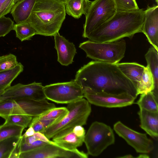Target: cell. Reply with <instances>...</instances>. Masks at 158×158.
<instances>
[{"instance_id": "6da1fadb", "label": "cell", "mask_w": 158, "mask_h": 158, "mask_svg": "<svg viewBox=\"0 0 158 158\" xmlns=\"http://www.w3.org/2000/svg\"><path fill=\"white\" fill-rule=\"evenodd\" d=\"M74 80L83 90L113 94L126 93L135 99L138 95L136 86L115 64L91 61L78 70Z\"/></svg>"}, {"instance_id": "7a4b0ae2", "label": "cell", "mask_w": 158, "mask_h": 158, "mask_svg": "<svg viewBox=\"0 0 158 158\" xmlns=\"http://www.w3.org/2000/svg\"><path fill=\"white\" fill-rule=\"evenodd\" d=\"M145 18V11L143 9L116 11L87 38L98 42H112L125 37L131 39L135 34L142 32Z\"/></svg>"}, {"instance_id": "3957f363", "label": "cell", "mask_w": 158, "mask_h": 158, "mask_svg": "<svg viewBox=\"0 0 158 158\" xmlns=\"http://www.w3.org/2000/svg\"><path fill=\"white\" fill-rule=\"evenodd\" d=\"M66 13L64 4L58 0H36L26 22L34 28L36 35L54 36L59 32Z\"/></svg>"}, {"instance_id": "277c9868", "label": "cell", "mask_w": 158, "mask_h": 158, "mask_svg": "<svg viewBox=\"0 0 158 158\" xmlns=\"http://www.w3.org/2000/svg\"><path fill=\"white\" fill-rule=\"evenodd\" d=\"M66 107L68 110L66 115L42 133L49 139L68 133L77 126L85 125L91 111L90 103L83 98L68 104Z\"/></svg>"}, {"instance_id": "5b68a950", "label": "cell", "mask_w": 158, "mask_h": 158, "mask_svg": "<svg viewBox=\"0 0 158 158\" xmlns=\"http://www.w3.org/2000/svg\"><path fill=\"white\" fill-rule=\"evenodd\" d=\"M79 47L85 52L87 57L94 61L116 64L124 56L126 44L123 39L108 42L89 40L80 43Z\"/></svg>"}, {"instance_id": "8992f818", "label": "cell", "mask_w": 158, "mask_h": 158, "mask_svg": "<svg viewBox=\"0 0 158 158\" xmlns=\"http://www.w3.org/2000/svg\"><path fill=\"white\" fill-rule=\"evenodd\" d=\"M114 142L113 129L110 126L97 121L93 122L90 125L84 140L88 154L93 156H99Z\"/></svg>"}, {"instance_id": "52a82bcc", "label": "cell", "mask_w": 158, "mask_h": 158, "mask_svg": "<svg viewBox=\"0 0 158 158\" xmlns=\"http://www.w3.org/2000/svg\"><path fill=\"white\" fill-rule=\"evenodd\" d=\"M117 11L113 0H95L91 2L85 15L82 36L90 34L110 19Z\"/></svg>"}, {"instance_id": "ba28073f", "label": "cell", "mask_w": 158, "mask_h": 158, "mask_svg": "<svg viewBox=\"0 0 158 158\" xmlns=\"http://www.w3.org/2000/svg\"><path fill=\"white\" fill-rule=\"evenodd\" d=\"M46 99L60 104H69L84 97L82 88L74 80L44 86Z\"/></svg>"}, {"instance_id": "9c48e42d", "label": "cell", "mask_w": 158, "mask_h": 158, "mask_svg": "<svg viewBox=\"0 0 158 158\" xmlns=\"http://www.w3.org/2000/svg\"><path fill=\"white\" fill-rule=\"evenodd\" d=\"M88 154L77 149L69 150L52 141L34 149L21 153L19 158H87Z\"/></svg>"}, {"instance_id": "30bf717a", "label": "cell", "mask_w": 158, "mask_h": 158, "mask_svg": "<svg viewBox=\"0 0 158 158\" xmlns=\"http://www.w3.org/2000/svg\"><path fill=\"white\" fill-rule=\"evenodd\" d=\"M84 97L95 106L107 108L121 107L131 105L135 98L127 93L113 94L83 90Z\"/></svg>"}, {"instance_id": "8fae6325", "label": "cell", "mask_w": 158, "mask_h": 158, "mask_svg": "<svg viewBox=\"0 0 158 158\" xmlns=\"http://www.w3.org/2000/svg\"><path fill=\"white\" fill-rule=\"evenodd\" d=\"M114 129L119 136L124 139L137 152L148 153L154 148L153 142L148 137L146 134L135 131L120 121L117 122L114 125Z\"/></svg>"}, {"instance_id": "7c38bea8", "label": "cell", "mask_w": 158, "mask_h": 158, "mask_svg": "<svg viewBox=\"0 0 158 158\" xmlns=\"http://www.w3.org/2000/svg\"><path fill=\"white\" fill-rule=\"evenodd\" d=\"M25 98L38 100L46 99L42 83L34 82L27 85L19 83L10 86L4 90L0 97V101Z\"/></svg>"}, {"instance_id": "4fadbf2b", "label": "cell", "mask_w": 158, "mask_h": 158, "mask_svg": "<svg viewBox=\"0 0 158 158\" xmlns=\"http://www.w3.org/2000/svg\"><path fill=\"white\" fill-rule=\"evenodd\" d=\"M142 32L152 46L158 51V6H148Z\"/></svg>"}, {"instance_id": "5bb4252c", "label": "cell", "mask_w": 158, "mask_h": 158, "mask_svg": "<svg viewBox=\"0 0 158 158\" xmlns=\"http://www.w3.org/2000/svg\"><path fill=\"white\" fill-rule=\"evenodd\" d=\"M54 37L58 61L64 66H67L71 64L77 53L75 45L60 35L59 32L55 35Z\"/></svg>"}, {"instance_id": "9a60e30c", "label": "cell", "mask_w": 158, "mask_h": 158, "mask_svg": "<svg viewBox=\"0 0 158 158\" xmlns=\"http://www.w3.org/2000/svg\"><path fill=\"white\" fill-rule=\"evenodd\" d=\"M20 106L24 114L33 117L39 116L56 107L53 103L45 99L38 100L30 98H21L14 100Z\"/></svg>"}, {"instance_id": "2e32d148", "label": "cell", "mask_w": 158, "mask_h": 158, "mask_svg": "<svg viewBox=\"0 0 158 158\" xmlns=\"http://www.w3.org/2000/svg\"><path fill=\"white\" fill-rule=\"evenodd\" d=\"M85 131L82 126L75 127L70 132L58 137L52 138V141L65 149L74 150L84 143Z\"/></svg>"}, {"instance_id": "e0dca14e", "label": "cell", "mask_w": 158, "mask_h": 158, "mask_svg": "<svg viewBox=\"0 0 158 158\" xmlns=\"http://www.w3.org/2000/svg\"><path fill=\"white\" fill-rule=\"evenodd\" d=\"M140 127L152 137L158 136V112H152L140 108L138 113Z\"/></svg>"}, {"instance_id": "ac0fdd59", "label": "cell", "mask_w": 158, "mask_h": 158, "mask_svg": "<svg viewBox=\"0 0 158 158\" xmlns=\"http://www.w3.org/2000/svg\"><path fill=\"white\" fill-rule=\"evenodd\" d=\"M36 0H19L10 13L16 23L26 22L30 16Z\"/></svg>"}, {"instance_id": "d6986e66", "label": "cell", "mask_w": 158, "mask_h": 158, "mask_svg": "<svg viewBox=\"0 0 158 158\" xmlns=\"http://www.w3.org/2000/svg\"><path fill=\"white\" fill-rule=\"evenodd\" d=\"M123 73L137 87L145 66L136 62H124L116 64Z\"/></svg>"}, {"instance_id": "ffe728a7", "label": "cell", "mask_w": 158, "mask_h": 158, "mask_svg": "<svg viewBox=\"0 0 158 158\" xmlns=\"http://www.w3.org/2000/svg\"><path fill=\"white\" fill-rule=\"evenodd\" d=\"M91 2L89 0H69L64 4L66 13L78 19L86 15Z\"/></svg>"}, {"instance_id": "44dd1931", "label": "cell", "mask_w": 158, "mask_h": 158, "mask_svg": "<svg viewBox=\"0 0 158 158\" xmlns=\"http://www.w3.org/2000/svg\"><path fill=\"white\" fill-rule=\"evenodd\" d=\"M145 57L154 80V89L152 92L158 97V51L152 46L145 54Z\"/></svg>"}, {"instance_id": "7402d4cb", "label": "cell", "mask_w": 158, "mask_h": 158, "mask_svg": "<svg viewBox=\"0 0 158 158\" xmlns=\"http://www.w3.org/2000/svg\"><path fill=\"white\" fill-rule=\"evenodd\" d=\"M24 67L19 62L14 68L0 72V90H5L10 86L13 81L23 70Z\"/></svg>"}, {"instance_id": "603a6c76", "label": "cell", "mask_w": 158, "mask_h": 158, "mask_svg": "<svg viewBox=\"0 0 158 158\" xmlns=\"http://www.w3.org/2000/svg\"><path fill=\"white\" fill-rule=\"evenodd\" d=\"M154 89V82L152 74L148 66L145 67L137 87V94L152 91Z\"/></svg>"}, {"instance_id": "cb8c5ba5", "label": "cell", "mask_w": 158, "mask_h": 158, "mask_svg": "<svg viewBox=\"0 0 158 158\" xmlns=\"http://www.w3.org/2000/svg\"><path fill=\"white\" fill-rule=\"evenodd\" d=\"M140 108L152 112H158V97L152 91L141 94L136 103Z\"/></svg>"}, {"instance_id": "d4e9b609", "label": "cell", "mask_w": 158, "mask_h": 158, "mask_svg": "<svg viewBox=\"0 0 158 158\" xmlns=\"http://www.w3.org/2000/svg\"><path fill=\"white\" fill-rule=\"evenodd\" d=\"M16 114H25L20 106L14 100L0 101V117L5 119L9 116Z\"/></svg>"}, {"instance_id": "484cf974", "label": "cell", "mask_w": 158, "mask_h": 158, "mask_svg": "<svg viewBox=\"0 0 158 158\" xmlns=\"http://www.w3.org/2000/svg\"><path fill=\"white\" fill-rule=\"evenodd\" d=\"M13 30L15 31L16 37L22 42L30 40L36 35L35 30L27 22L14 24Z\"/></svg>"}, {"instance_id": "4316f807", "label": "cell", "mask_w": 158, "mask_h": 158, "mask_svg": "<svg viewBox=\"0 0 158 158\" xmlns=\"http://www.w3.org/2000/svg\"><path fill=\"white\" fill-rule=\"evenodd\" d=\"M21 137H12L0 141V158H10Z\"/></svg>"}, {"instance_id": "83f0119b", "label": "cell", "mask_w": 158, "mask_h": 158, "mask_svg": "<svg viewBox=\"0 0 158 158\" xmlns=\"http://www.w3.org/2000/svg\"><path fill=\"white\" fill-rule=\"evenodd\" d=\"M24 128L18 125L5 123L0 126V141L12 137L21 136Z\"/></svg>"}, {"instance_id": "f1b7e54d", "label": "cell", "mask_w": 158, "mask_h": 158, "mask_svg": "<svg viewBox=\"0 0 158 158\" xmlns=\"http://www.w3.org/2000/svg\"><path fill=\"white\" fill-rule=\"evenodd\" d=\"M68 110L66 107H56L51 109L39 116L33 118L35 120L53 119L56 122L61 119L68 113Z\"/></svg>"}, {"instance_id": "f546056e", "label": "cell", "mask_w": 158, "mask_h": 158, "mask_svg": "<svg viewBox=\"0 0 158 158\" xmlns=\"http://www.w3.org/2000/svg\"><path fill=\"white\" fill-rule=\"evenodd\" d=\"M32 118V116L26 114L12 115L5 119V123L18 125L25 128L29 126Z\"/></svg>"}, {"instance_id": "4dcf8cb0", "label": "cell", "mask_w": 158, "mask_h": 158, "mask_svg": "<svg viewBox=\"0 0 158 158\" xmlns=\"http://www.w3.org/2000/svg\"><path fill=\"white\" fill-rule=\"evenodd\" d=\"M19 63L16 56L12 54L0 56V72L14 68Z\"/></svg>"}, {"instance_id": "1f68e13d", "label": "cell", "mask_w": 158, "mask_h": 158, "mask_svg": "<svg viewBox=\"0 0 158 158\" xmlns=\"http://www.w3.org/2000/svg\"><path fill=\"white\" fill-rule=\"evenodd\" d=\"M117 11H124L138 9L136 0H113Z\"/></svg>"}, {"instance_id": "d6a6232c", "label": "cell", "mask_w": 158, "mask_h": 158, "mask_svg": "<svg viewBox=\"0 0 158 158\" xmlns=\"http://www.w3.org/2000/svg\"><path fill=\"white\" fill-rule=\"evenodd\" d=\"M14 22L9 17L0 18V37H4L13 30Z\"/></svg>"}, {"instance_id": "836d02e7", "label": "cell", "mask_w": 158, "mask_h": 158, "mask_svg": "<svg viewBox=\"0 0 158 158\" xmlns=\"http://www.w3.org/2000/svg\"><path fill=\"white\" fill-rule=\"evenodd\" d=\"M19 0H0V18L10 13Z\"/></svg>"}, {"instance_id": "e575fe53", "label": "cell", "mask_w": 158, "mask_h": 158, "mask_svg": "<svg viewBox=\"0 0 158 158\" xmlns=\"http://www.w3.org/2000/svg\"><path fill=\"white\" fill-rule=\"evenodd\" d=\"M52 142V141L51 143H48L41 140H37L32 144L26 146L21 145L20 142V153L34 149L47 143H51Z\"/></svg>"}, {"instance_id": "d590c367", "label": "cell", "mask_w": 158, "mask_h": 158, "mask_svg": "<svg viewBox=\"0 0 158 158\" xmlns=\"http://www.w3.org/2000/svg\"><path fill=\"white\" fill-rule=\"evenodd\" d=\"M29 127H31L35 132H40L42 133L45 130L43 125L39 120H36L32 119Z\"/></svg>"}, {"instance_id": "8d00e7d4", "label": "cell", "mask_w": 158, "mask_h": 158, "mask_svg": "<svg viewBox=\"0 0 158 158\" xmlns=\"http://www.w3.org/2000/svg\"><path fill=\"white\" fill-rule=\"evenodd\" d=\"M35 131L31 127H29V128L27 130L25 133L22 135V137H26L33 135L35 133Z\"/></svg>"}, {"instance_id": "74e56055", "label": "cell", "mask_w": 158, "mask_h": 158, "mask_svg": "<svg viewBox=\"0 0 158 158\" xmlns=\"http://www.w3.org/2000/svg\"><path fill=\"white\" fill-rule=\"evenodd\" d=\"M143 154H141L139 155L137 157V158H149L148 155L146 154L145 153H142Z\"/></svg>"}, {"instance_id": "f35d334b", "label": "cell", "mask_w": 158, "mask_h": 158, "mask_svg": "<svg viewBox=\"0 0 158 158\" xmlns=\"http://www.w3.org/2000/svg\"><path fill=\"white\" fill-rule=\"evenodd\" d=\"M118 158H134V156H133L132 155H126L123 156H120V157H118Z\"/></svg>"}, {"instance_id": "ab89813d", "label": "cell", "mask_w": 158, "mask_h": 158, "mask_svg": "<svg viewBox=\"0 0 158 158\" xmlns=\"http://www.w3.org/2000/svg\"><path fill=\"white\" fill-rule=\"evenodd\" d=\"M60 2L65 4L69 0H58Z\"/></svg>"}, {"instance_id": "60d3db41", "label": "cell", "mask_w": 158, "mask_h": 158, "mask_svg": "<svg viewBox=\"0 0 158 158\" xmlns=\"http://www.w3.org/2000/svg\"><path fill=\"white\" fill-rule=\"evenodd\" d=\"M4 91V90H0V97L2 95V94H3Z\"/></svg>"}]
</instances>
